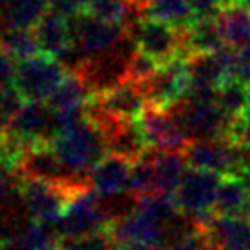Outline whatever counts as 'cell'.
Segmentation results:
<instances>
[{
	"label": "cell",
	"instance_id": "6da1fadb",
	"mask_svg": "<svg viewBox=\"0 0 250 250\" xmlns=\"http://www.w3.org/2000/svg\"><path fill=\"white\" fill-rule=\"evenodd\" d=\"M51 146L73 174H90L91 168L108 153L104 135L88 117L57 133Z\"/></svg>",
	"mask_w": 250,
	"mask_h": 250
},
{
	"label": "cell",
	"instance_id": "7a4b0ae2",
	"mask_svg": "<svg viewBox=\"0 0 250 250\" xmlns=\"http://www.w3.org/2000/svg\"><path fill=\"white\" fill-rule=\"evenodd\" d=\"M219 183H221V175L188 167L187 174L174 194L177 208L207 229L215 217L214 205Z\"/></svg>",
	"mask_w": 250,
	"mask_h": 250
},
{
	"label": "cell",
	"instance_id": "3957f363",
	"mask_svg": "<svg viewBox=\"0 0 250 250\" xmlns=\"http://www.w3.org/2000/svg\"><path fill=\"white\" fill-rule=\"evenodd\" d=\"M66 73L68 70L59 59L39 53L17 62L13 84L24 101L46 103L64 81Z\"/></svg>",
	"mask_w": 250,
	"mask_h": 250
},
{
	"label": "cell",
	"instance_id": "277c9868",
	"mask_svg": "<svg viewBox=\"0 0 250 250\" xmlns=\"http://www.w3.org/2000/svg\"><path fill=\"white\" fill-rule=\"evenodd\" d=\"M110 223L104 197L88 188L68 201L61 221L57 223V230L61 237H84L106 229Z\"/></svg>",
	"mask_w": 250,
	"mask_h": 250
},
{
	"label": "cell",
	"instance_id": "5b68a950",
	"mask_svg": "<svg viewBox=\"0 0 250 250\" xmlns=\"http://www.w3.org/2000/svg\"><path fill=\"white\" fill-rule=\"evenodd\" d=\"M174 106L183 121V126L190 141L227 139L229 137V130L234 121L223 113L215 99L187 97Z\"/></svg>",
	"mask_w": 250,
	"mask_h": 250
},
{
	"label": "cell",
	"instance_id": "8992f818",
	"mask_svg": "<svg viewBox=\"0 0 250 250\" xmlns=\"http://www.w3.org/2000/svg\"><path fill=\"white\" fill-rule=\"evenodd\" d=\"M17 192L29 219L57 227L68 205V195L57 185L42 179L17 175Z\"/></svg>",
	"mask_w": 250,
	"mask_h": 250
},
{
	"label": "cell",
	"instance_id": "52a82bcc",
	"mask_svg": "<svg viewBox=\"0 0 250 250\" xmlns=\"http://www.w3.org/2000/svg\"><path fill=\"white\" fill-rule=\"evenodd\" d=\"M139 125L145 132L150 150H172V152H185L190 143L187 130L183 126L179 113L172 108H159L148 104L141 113Z\"/></svg>",
	"mask_w": 250,
	"mask_h": 250
},
{
	"label": "cell",
	"instance_id": "ba28073f",
	"mask_svg": "<svg viewBox=\"0 0 250 250\" xmlns=\"http://www.w3.org/2000/svg\"><path fill=\"white\" fill-rule=\"evenodd\" d=\"M188 167L221 175L241 174V148L229 139L190 141L185 148Z\"/></svg>",
	"mask_w": 250,
	"mask_h": 250
},
{
	"label": "cell",
	"instance_id": "9c48e42d",
	"mask_svg": "<svg viewBox=\"0 0 250 250\" xmlns=\"http://www.w3.org/2000/svg\"><path fill=\"white\" fill-rule=\"evenodd\" d=\"M148 103L159 108H172L187 97L190 88V71L187 57H174L161 62L157 71L146 84H143Z\"/></svg>",
	"mask_w": 250,
	"mask_h": 250
},
{
	"label": "cell",
	"instance_id": "30bf717a",
	"mask_svg": "<svg viewBox=\"0 0 250 250\" xmlns=\"http://www.w3.org/2000/svg\"><path fill=\"white\" fill-rule=\"evenodd\" d=\"M68 19H70L73 44L86 57L101 55V53L110 51L128 35L126 28L123 26L95 19L86 11L75 17H68Z\"/></svg>",
	"mask_w": 250,
	"mask_h": 250
},
{
	"label": "cell",
	"instance_id": "8fae6325",
	"mask_svg": "<svg viewBox=\"0 0 250 250\" xmlns=\"http://www.w3.org/2000/svg\"><path fill=\"white\" fill-rule=\"evenodd\" d=\"M6 130L28 148L41 143H51L55 137V115L44 101H24Z\"/></svg>",
	"mask_w": 250,
	"mask_h": 250
},
{
	"label": "cell",
	"instance_id": "7c38bea8",
	"mask_svg": "<svg viewBox=\"0 0 250 250\" xmlns=\"http://www.w3.org/2000/svg\"><path fill=\"white\" fill-rule=\"evenodd\" d=\"M128 35L135 41L137 49L145 51L146 55L153 57L159 62H167L181 55V29L167 22L146 17L132 31H128Z\"/></svg>",
	"mask_w": 250,
	"mask_h": 250
},
{
	"label": "cell",
	"instance_id": "4fadbf2b",
	"mask_svg": "<svg viewBox=\"0 0 250 250\" xmlns=\"http://www.w3.org/2000/svg\"><path fill=\"white\" fill-rule=\"evenodd\" d=\"M91 103L119 119H139L146 106L150 104L145 88L132 81H125L113 88L91 95Z\"/></svg>",
	"mask_w": 250,
	"mask_h": 250
},
{
	"label": "cell",
	"instance_id": "5bb4252c",
	"mask_svg": "<svg viewBox=\"0 0 250 250\" xmlns=\"http://www.w3.org/2000/svg\"><path fill=\"white\" fill-rule=\"evenodd\" d=\"M148 159L152 163L153 194L174 197L175 190L188 170L187 157L183 152L172 150H148Z\"/></svg>",
	"mask_w": 250,
	"mask_h": 250
},
{
	"label": "cell",
	"instance_id": "9a60e30c",
	"mask_svg": "<svg viewBox=\"0 0 250 250\" xmlns=\"http://www.w3.org/2000/svg\"><path fill=\"white\" fill-rule=\"evenodd\" d=\"M225 44L217 15L197 17L190 26L181 29V57H192L195 53H214Z\"/></svg>",
	"mask_w": 250,
	"mask_h": 250
},
{
	"label": "cell",
	"instance_id": "2e32d148",
	"mask_svg": "<svg viewBox=\"0 0 250 250\" xmlns=\"http://www.w3.org/2000/svg\"><path fill=\"white\" fill-rule=\"evenodd\" d=\"M132 172V163L115 153H106L95 167L91 168V187L103 197L125 194Z\"/></svg>",
	"mask_w": 250,
	"mask_h": 250
},
{
	"label": "cell",
	"instance_id": "e0dca14e",
	"mask_svg": "<svg viewBox=\"0 0 250 250\" xmlns=\"http://www.w3.org/2000/svg\"><path fill=\"white\" fill-rule=\"evenodd\" d=\"M33 31L39 41L41 53L44 55L61 59L73 44L70 19L61 13H55L51 9H48L41 21L37 22Z\"/></svg>",
	"mask_w": 250,
	"mask_h": 250
},
{
	"label": "cell",
	"instance_id": "ac0fdd59",
	"mask_svg": "<svg viewBox=\"0 0 250 250\" xmlns=\"http://www.w3.org/2000/svg\"><path fill=\"white\" fill-rule=\"evenodd\" d=\"M207 234L214 250H250V215H215Z\"/></svg>",
	"mask_w": 250,
	"mask_h": 250
},
{
	"label": "cell",
	"instance_id": "d6986e66",
	"mask_svg": "<svg viewBox=\"0 0 250 250\" xmlns=\"http://www.w3.org/2000/svg\"><path fill=\"white\" fill-rule=\"evenodd\" d=\"M214 214L219 217L250 215V190L245 177L241 175L221 177L217 197H215Z\"/></svg>",
	"mask_w": 250,
	"mask_h": 250
},
{
	"label": "cell",
	"instance_id": "ffe728a7",
	"mask_svg": "<svg viewBox=\"0 0 250 250\" xmlns=\"http://www.w3.org/2000/svg\"><path fill=\"white\" fill-rule=\"evenodd\" d=\"M217 21L227 46L239 48L250 42V7L241 2L227 4L219 9Z\"/></svg>",
	"mask_w": 250,
	"mask_h": 250
},
{
	"label": "cell",
	"instance_id": "44dd1931",
	"mask_svg": "<svg viewBox=\"0 0 250 250\" xmlns=\"http://www.w3.org/2000/svg\"><path fill=\"white\" fill-rule=\"evenodd\" d=\"M145 13L148 19L167 22L179 29L197 19L190 0H145Z\"/></svg>",
	"mask_w": 250,
	"mask_h": 250
},
{
	"label": "cell",
	"instance_id": "7402d4cb",
	"mask_svg": "<svg viewBox=\"0 0 250 250\" xmlns=\"http://www.w3.org/2000/svg\"><path fill=\"white\" fill-rule=\"evenodd\" d=\"M46 11H48L46 0H6L4 26L33 29Z\"/></svg>",
	"mask_w": 250,
	"mask_h": 250
},
{
	"label": "cell",
	"instance_id": "603a6c76",
	"mask_svg": "<svg viewBox=\"0 0 250 250\" xmlns=\"http://www.w3.org/2000/svg\"><path fill=\"white\" fill-rule=\"evenodd\" d=\"M249 84L237 79H229L219 86L215 93V103L223 110V113L232 121L243 117L247 101H249Z\"/></svg>",
	"mask_w": 250,
	"mask_h": 250
},
{
	"label": "cell",
	"instance_id": "cb8c5ba5",
	"mask_svg": "<svg viewBox=\"0 0 250 250\" xmlns=\"http://www.w3.org/2000/svg\"><path fill=\"white\" fill-rule=\"evenodd\" d=\"M0 46L6 49L17 62L41 53L35 31L28 28H6L2 31Z\"/></svg>",
	"mask_w": 250,
	"mask_h": 250
},
{
	"label": "cell",
	"instance_id": "d4e9b609",
	"mask_svg": "<svg viewBox=\"0 0 250 250\" xmlns=\"http://www.w3.org/2000/svg\"><path fill=\"white\" fill-rule=\"evenodd\" d=\"M159 250H214L210 245L207 229L201 225H194L192 229L170 237Z\"/></svg>",
	"mask_w": 250,
	"mask_h": 250
},
{
	"label": "cell",
	"instance_id": "484cf974",
	"mask_svg": "<svg viewBox=\"0 0 250 250\" xmlns=\"http://www.w3.org/2000/svg\"><path fill=\"white\" fill-rule=\"evenodd\" d=\"M159 61H155L153 57L146 55L141 49H135L133 55L130 57V64H128V81L143 86L152 79L153 73L159 68Z\"/></svg>",
	"mask_w": 250,
	"mask_h": 250
},
{
	"label": "cell",
	"instance_id": "4316f807",
	"mask_svg": "<svg viewBox=\"0 0 250 250\" xmlns=\"http://www.w3.org/2000/svg\"><path fill=\"white\" fill-rule=\"evenodd\" d=\"M22 104H24V99L15 88V84L0 91V132L9 128L11 121L17 115V111L21 110Z\"/></svg>",
	"mask_w": 250,
	"mask_h": 250
},
{
	"label": "cell",
	"instance_id": "83f0119b",
	"mask_svg": "<svg viewBox=\"0 0 250 250\" xmlns=\"http://www.w3.org/2000/svg\"><path fill=\"white\" fill-rule=\"evenodd\" d=\"M227 139L236 143V145H250V88H249V101H247V108H245L243 117L232 123Z\"/></svg>",
	"mask_w": 250,
	"mask_h": 250
},
{
	"label": "cell",
	"instance_id": "f1b7e54d",
	"mask_svg": "<svg viewBox=\"0 0 250 250\" xmlns=\"http://www.w3.org/2000/svg\"><path fill=\"white\" fill-rule=\"evenodd\" d=\"M234 79L250 86V42L236 48V64H234Z\"/></svg>",
	"mask_w": 250,
	"mask_h": 250
},
{
	"label": "cell",
	"instance_id": "f546056e",
	"mask_svg": "<svg viewBox=\"0 0 250 250\" xmlns=\"http://www.w3.org/2000/svg\"><path fill=\"white\" fill-rule=\"evenodd\" d=\"M17 61L0 46V91L13 86Z\"/></svg>",
	"mask_w": 250,
	"mask_h": 250
},
{
	"label": "cell",
	"instance_id": "4dcf8cb0",
	"mask_svg": "<svg viewBox=\"0 0 250 250\" xmlns=\"http://www.w3.org/2000/svg\"><path fill=\"white\" fill-rule=\"evenodd\" d=\"M48 9L61 13L64 17H75L86 11V2L88 0H46Z\"/></svg>",
	"mask_w": 250,
	"mask_h": 250
},
{
	"label": "cell",
	"instance_id": "1f68e13d",
	"mask_svg": "<svg viewBox=\"0 0 250 250\" xmlns=\"http://www.w3.org/2000/svg\"><path fill=\"white\" fill-rule=\"evenodd\" d=\"M0 250H33L28 239L22 236V232H15V234H7V236H0Z\"/></svg>",
	"mask_w": 250,
	"mask_h": 250
},
{
	"label": "cell",
	"instance_id": "d6a6232c",
	"mask_svg": "<svg viewBox=\"0 0 250 250\" xmlns=\"http://www.w3.org/2000/svg\"><path fill=\"white\" fill-rule=\"evenodd\" d=\"M197 17H212L221 9V0H190Z\"/></svg>",
	"mask_w": 250,
	"mask_h": 250
},
{
	"label": "cell",
	"instance_id": "836d02e7",
	"mask_svg": "<svg viewBox=\"0 0 250 250\" xmlns=\"http://www.w3.org/2000/svg\"><path fill=\"white\" fill-rule=\"evenodd\" d=\"M59 250H88L81 241V237H61Z\"/></svg>",
	"mask_w": 250,
	"mask_h": 250
},
{
	"label": "cell",
	"instance_id": "e575fe53",
	"mask_svg": "<svg viewBox=\"0 0 250 250\" xmlns=\"http://www.w3.org/2000/svg\"><path fill=\"white\" fill-rule=\"evenodd\" d=\"M241 177H245V181H247V185H249V190H250V172H247V174H243Z\"/></svg>",
	"mask_w": 250,
	"mask_h": 250
},
{
	"label": "cell",
	"instance_id": "d590c367",
	"mask_svg": "<svg viewBox=\"0 0 250 250\" xmlns=\"http://www.w3.org/2000/svg\"><path fill=\"white\" fill-rule=\"evenodd\" d=\"M239 2H241V4H245L247 7H250V0H239Z\"/></svg>",
	"mask_w": 250,
	"mask_h": 250
},
{
	"label": "cell",
	"instance_id": "8d00e7d4",
	"mask_svg": "<svg viewBox=\"0 0 250 250\" xmlns=\"http://www.w3.org/2000/svg\"><path fill=\"white\" fill-rule=\"evenodd\" d=\"M4 29H6V28H4L2 24H0V39H2V31H4Z\"/></svg>",
	"mask_w": 250,
	"mask_h": 250
},
{
	"label": "cell",
	"instance_id": "74e56055",
	"mask_svg": "<svg viewBox=\"0 0 250 250\" xmlns=\"http://www.w3.org/2000/svg\"><path fill=\"white\" fill-rule=\"evenodd\" d=\"M143 2H145V0H143Z\"/></svg>",
	"mask_w": 250,
	"mask_h": 250
}]
</instances>
